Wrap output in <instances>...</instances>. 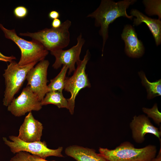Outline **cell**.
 <instances>
[{"label": "cell", "mask_w": 161, "mask_h": 161, "mask_svg": "<svg viewBox=\"0 0 161 161\" xmlns=\"http://www.w3.org/2000/svg\"><path fill=\"white\" fill-rule=\"evenodd\" d=\"M76 45L68 49H59L50 52L51 54L55 58V61L52 66L54 69H57L62 65L66 66L69 69V75L75 70V64L81 60L80 55L85 42V40L82 37L81 33L78 37Z\"/></svg>", "instance_id": "10"}, {"label": "cell", "mask_w": 161, "mask_h": 161, "mask_svg": "<svg viewBox=\"0 0 161 161\" xmlns=\"http://www.w3.org/2000/svg\"><path fill=\"white\" fill-rule=\"evenodd\" d=\"M28 159L30 161H50L43 159L38 156L30 154L28 157Z\"/></svg>", "instance_id": "25"}, {"label": "cell", "mask_w": 161, "mask_h": 161, "mask_svg": "<svg viewBox=\"0 0 161 161\" xmlns=\"http://www.w3.org/2000/svg\"><path fill=\"white\" fill-rule=\"evenodd\" d=\"M90 53L89 49L82 60L77 64V67L73 75L70 77H66L64 90L70 93L71 96L67 99L68 109L71 114L74 112L75 99L79 91L86 87H90L91 84L87 75L85 72L86 65L89 59Z\"/></svg>", "instance_id": "7"}, {"label": "cell", "mask_w": 161, "mask_h": 161, "mask_svg": "<svg viewBox=\"0 0 161 161\" xmlns=\"http://www.w3.org/2000/svg\"><path fill=\"white\" fill-rule=\"evenodd\" d=\"M100 154L107 161H149L155 157V146L148 145L136 148L131 143L126 141L113 149L100 147Z\"/></svg>", "instance_id": "2"}, {"label": "cell", "mask_w": 161, "mask_h": 161, "mask_svg": "<svg viewBox=\"0 0 161 161\" xmlns=\"http://www.w3.org/2000/svg\"><path fill=\"white\" fill-rule=\"evenodd\" d=\"M49 64L47 60L41 61L28 72L26 79L27 85L38 96L41 101L48 92L47 69Z\"/></svg>", "instance_id": "9"}, {"label": "cell", "mask_w": 161, "mask_h": 161, "mask_svg": "<svg viewBox=\"0 0 161 161\" xmlns=\"http://www.w3.org/2000/svg\"><path fill=\"white\" fill-rule=\"evenodd\" d=\"M125 44V52L129 57L139 58L144 53V48L141 41L138 38L134 28L129 24L124 26L121 34Z\"/></svg>", "instance_id": "13"}, {"label": "cell", "mask_w": 161, "mask_h": 161, "mask_svg": "<svg viewBox=\"0 0 161 161\" xmlns=\"http://www.w3.org/2000/svg\"><path fill=\"white\" fill-rule=\"evenodd\" d=\"M143 3L145 7V12L149 16L157 15L159 19L161 18L160 0H144Z\"/></svg>", "instance_id": "19"}, {"label": "cell", "mask_w": 161, "mask_h": 161, "mask_svg": "<svg viewBox=\"0 0 161 161\" xmlns=\"http://www.w3.org/2000/svg\"><path fill=\"white\" fill-rule=\"evenodd\" d=\"M60 16L59 13L55 10H52L48 14V17L49 18L54 20L58 18Z\"/></svg>", "instance_id": "24"}, {"label": "cell", "mask_w": 161, "mask_h": 161, "mask_svg": "<svg viewBox=\"0 0 161 161\" xmlns=\"http://www.w3.org/2000/svg\"><path fill=\"white\" fill-rule=\"evenodd\" d=\"M143 112L146 114L148 117L152 118L157 124L159 125L161 122V113L158 110L157 104H155L151 109L143 107Z\"/></svg>", "instance_id": "20"}, {"label": "cell", "mask_w": 161, "mask_h": 161, "mask_svg": "<svg viewBox=\"0 0 161 161\" xmlns=\"http://www.w3.org/2000/svg\"><path fill=\"white\" fill-rule=\"evenodd\" d=\"M42 108L37 95L27 86L18 97L13 98L8 106L7 110L15 116L19 117L27 112L38 111Z\"/></svg>", "instance_id": "8"}, {"label": "cell", "mask_w": 161, "mask_h": 161, "mask_svg": "<svg viewBox=\"0 0 161 161\" xmlns=\"http://www.w3.org/2000/svg\"><path fill=\"white\" fill-rule=\"evenodd\" d=\"M71 25V21L66 20L57 28H46L37 32L20 33L19 35L31 38L51 52L63 49L69 45L70 41L69 29Z\"/></svg>", "instance_id": "3"}, {"label": "cell", "mask_w": 161, "mask_h": 161, "mask_svg": "<svg viewBox=\"0 0 161 161\" xmlns=\"http://www.w3.org/2000/svg\"><path fill=\"white\" fill-rule=\"evenodd\" d=\"M130 14L131 16L136 17L134 19V25L137 26L142 23H145L152 33L157 46L160 45L161 43L160 20L149 18L135 9H132Z\"/></svg>", "instance_id": "14"}, {"label": "cell", "mask_w": 161, "mask_h": 161, "mask_svg": "<svg viewBox=\"0 0 161 161\" xmlns=\"http://www.w3.org/2000/svg\"><path fill=\"white\" fill-rule=\"evenodd\" d=\"M43 129L42 124L35 119L31 112H30L20 126L17 137L26 142L39 141L42 135Z\"/></svg>", "instance_id": "12"}, {"label": "cell", "mask_w": 161, "mask_h": 161, "mask_svg": "<svg viewBox=\"0 0 161 161\" xmlns=\"http://www.w3.org/2000/svg\"><path fill=\"white\" fill-rule=\"evenodd\" d=\"M16 59V58L14 56L12 55L10 56H6L4 55L0 52V61L10 62Z\"/></svg>", "instance_id": "23"}, {"label": "cell", "mask_w": 161, "mask_h": 161, "mask_svg": "<svg viewBox=\"0 0 161 161\" xmlns=\"http://www.w3.org/2000/svg\"><path fill=\"white\" fill-rule=\"evenodd\" d=\"M42 106L49 104H53L59 108L68 109V103L67 99L63 95L62 92L51 91L47 92L43 99L41 101Z\"/></svg>", "instance_id": "17"}, {"label": "cell", "mask_w": 161, "mask_h": 161, "mask_svg": "<svg viewBox=\"0 0 161 161\" xmlns=\"http://www.w3.org/2000/svg\"><path fill=\"white\" fill-rule=\"evenodd\" d=\"M0 28L5 37L13 41L21 51V57L18 63L19 66L26 65L34 62L44 60L48 54V51L38 41L32 40L28 41L19 37L14 29L9 30L0 24Z\"/></svg>", "instance_id": "4"}, {"label": "cell", "mask_w": 161, "mask_h": 161, "mask_svg": "<svg viewBox=\"0 0 161 161\" xmlns=\"http://www.w3.org/2000/svg\"><path fill=\"white\" fill-rule=\"evenodd\" d=\"M136 1L135 0H124L115 2L110 0H102L98 7L87 15V17L95 19L96 27H100L99 32L103 40L102 52L108 38L109 25L121 16L132 20L133 16L127 14L126 9Z\"/></svg>", "instance_id": "1"}, {"label": "cell", "mask_w": 161, "mask_h": 161, "mask_svg": "<svg viewBox=\"0 0 161 161\" xmlns=\"http://www.w3.org/2000/svg\"><path fill=\"white\" fill-rule=\"evenodd\" d=\"M149 161H152V160H151Z\"/></svg>", "instance_id": "28"}, {"label": "cell", "mask_w": 161, "mask_h": 161, "mask_svg": "<svg viewBox=\"0 0 161 161\" xmlns=\"http://www.w3.org/2000/svg\"><path fill=\"white\" fill-rule=\"evenodd\" d=\"M161 148L159 151L158 155L156 157L152 159V161H161Z\"/></svg>", "instance_id": "27"}, {"label": "cell", "mask_w": 161, "mask_h": 161, "mask_svg": "<svg viewBox=\"0 0 161 161\" xmlns=\"http://www.w3.org/2000/svg\"><path fill=\"white\" fill-rule=\"evenodd\" d=\"M68 69L67 66H63L58 75L50 80V83L47 85L48 92L55 91L62 92L65 88L66 76Z\"/></svg>", "instance_id": "18"}, {"label": "cell", "mask_w": 161, "mask_h": 161, "mask_svg": "<svg viewBox=\"0 0 161 161\" xmlns=\"http://www.w3.org/2000/svg\"><path fill=\"white\" fill-rule=\"evenodd\" d=\"M27 9L25 7L20 6L16 7L14 10L13 13L17 18H22L25 17L27 15Z\"/></svg>", "instance_id": "21"}, {"label": "cell", "mask_w": 161, "mask_h": 161, "mask_svg": "<svg viewBox=\"0 0 161 161\" xmlns=\"http://www.w3.org/2000/svg\"><path fill=\"white\" fill-rule=\"evenodd\" d=\"M139 75L143 85L146 89L147 92V98L148 99L161 95V79L151 82L147 79L145 73L143 71L138 72Z\"/></svg>", "instance_id": "16"}, {"label": "cell", "mask_w": 161, "mask_h": 161, "mask_svg": "<svg viewBox=\"0 0 161 161\" xmlns=\"http://www.w3.org/2000/svg\"><path fill=\"white\" fill-rule=\"evenodd\" d=\"M130 127L133 138L137 143H142L147 134H153L160 140L161 131L154 126L148 117L145 115L134 116L130 123Z\"/></svg>", "instance_id": "11"}, {"label": "cell", "mask_w": 161, "mask_h": 161, "mask_svg": "<svg viewBox=\"0 0 161 161\" xmlns=\"http://www.w3.org/2000/svg\"><path fill=\"white\" fill-rule=\"evenodd\" d=\"M9 138L11 141L5 137H3V139L5 144L9 147L11 151L14 154L21 151H25L44 159L51 156L60 157H64L62 154L63 150L62 147L53 149L49 148L44 141L26 142L14 135L9 136Z\"/></svg>", "instance_id": "6"}, {"label": "cell", "mask_w": 161, "mask_h": 161, "mask_svg": "<svg viewBox=\"0 0 161 161\" xmlns=\"http://www.w3.org/2000/svg\"><path fill=\"white\" fill-rule=\"evenodd\" d=\"M37 63L34 62L21 66L14 60L10 62L3 74L5 84L4 105L7 106L10 103L26 79L28 72Z\"/></svg>", "instance_id": "5"}, {"label": "cell", "mask_w": 161, "mask_h": 161, "mask_svg": "<svg viewBox=\"0 0 161 161\" xmlns=\"http://www.w3.org/2000/svg\"><path fill=\"white\" fill-rule=\"evenodd\" d=\"M62 23L60 20L58 18L53 20L51 23L52 28H58L61 26Z\"/></svg>", "instance_id": "26"}, {"label": "cell", "mask_w": 161, "mask_h": 161, "mask_svg": "<svg viewBox=\"0 0 161 161\" xmlns=\"http://www.w3.org/2000/svg\"><path fill=\"white\" fill-rule=\"evenodd\" d=\"M65 154L76 161H107L95 150L77 145L69 146L65 150Z\"/></svg>", "instance_id": "15"}, {"label": "cell", "mask_w": 161, "mask_h": 161, "mask_svg": "<svg viewBox=\"0 0 161 161\" xmlns=\"http://www.w3.org/2000/svg\"><path fill=\"white\" fill-rule=\"evenodd\" d=\"M30 154L27 152L21 151L17 153L9 161H30L28 157Z\"/></svg>", "instance_id": "22"}]
</instances>
